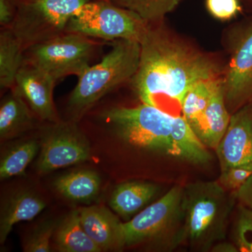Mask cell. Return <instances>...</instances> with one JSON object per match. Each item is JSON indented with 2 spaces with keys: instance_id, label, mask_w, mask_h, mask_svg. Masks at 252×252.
<instances>
[{
  "instance_id": "obj_15",
  "label": "cell",
  "mask_w": 252,
  "mask_h": 252,
  "mask_svg": "<svg viewBox=\"0 0 252 252\" xmlns=\"http://www.w3.org/2000/svg\"><path fill=\"white\" fill-rule=\"evenodd\" d=\"M46 206L45 201L41 197L28 190H20L10 195L1 207L0 243H5L14 225L32 220Z\"/></svg>"
},
{
  "instance_id": "obj_20",
  "label": "cell",
  "mask_w": 252,
  "mask_h": 252,
  "mask_svg": "<svg viewBox=\"0 0 252 252\" xmlns=\"http://www.w3.org/2000/svg\"><path fill=\"white\" fill-rule=\"evenodd\" d=\"M24 48L10 28L0 33V86L12 89L16 76L24 64Z\"/></svg>"
},
{
  "instance_id": "obj_22",
  "label": "cell",
  "mask_w": 252,
  "mask_h": 252,
  "mask_svg": "<svg viewBox=\"0 0 252 252\" xmlns=\"http://www.w3.org/2000/svg\"><path fill=\"white\" fill-rule=\"evenodd\" d=\"M40 151V143L35 140L20 142L10 148L0 162V179L7 180L24 175L30 163Z\"/></svg>"
},
{
  "instance_id": "obj_12",
  "label": "cell",
  "mask_w": 252,
  "mask_h": 252,
  "mask_svg": "<svg viewBox=\"0 0 252 252\" xmlns=\"http://www.w3.org/2000/svg\"><path fill=\"white\" fill-rule=\"evenodd\" d=\"M216 153L220 170L252 161V102L230 117Z\"/></svg>"
},
{
  "instance_id": "obj_1",
  "label": "cell",
  "mask_w": 252,
  "mask_h": 252,
  "mask_svg": "<svg viewBox=\"0 0 252 252\" xmlns=\"http://www.w3.org/2000/svg\"><path fill=\"white\" fill-rule=\"evenodd\" d=\"M140 46L134 90L142 103L173 117L182 116L186 94L195 84L220 78L215 61L169 34L160 23L150 24Z\"/></svg>"
},
{
  "instance_id": "obj_24",
  "label": "cell",
  "mask_w": 252,
  "mask_h": 252,
  "mask_svg": "<svg viewBox=\"0 0 252 252\" xmlns=\"http://www.w3.org/2000/svg\"><path fill=\"white\" fill-rule=\"evenodd\" d=\"M118 6L133 11L149 24L160 23L173 11L182 0H109Z\"/></svg>"
},
{
  "instance_id": "obj_29",
  "label": "cell",
  "mask_w": 252,
  "mask_h": 252,
  "mask_svg": "<svg viewBox=\"0 0 252 252\" xmlns=\"http://www.w3.org/2000/svg\"><path fill=\"white\" fill-rule=\"evenodd\" d=\"M18 6L16 0H0V25L2 28L11 27Z\"/></svg>"
},
{
  "instance_id": "obj_13",
  "label": "cell",
  "mask_w": 252,
  "mask_h": 252,
  "mask_svg": "<svg viewBox=\"0 0 252 252\" xmlns=\"http://www.w3.org/2000/svg\"><path fill=\"white\" fill-rule=\"evenodd\" d=\"M81 224L101 251H119L125 248L124 222L102 205L78 209Z\"/></svg>"
},
{
  "instance_id": "obj_27",
  "label": "cell",
  "mask_w": 252,
  "mask_h": 252,
  "mask_svg": "<svg viewBox=\"0 0 252 252\" xmlns=\"http://www.w3.org/2000/svg\"><path fill=\"white\" fill-rule=\"evenodd\" d=\"M252 175V161L220 170V183L228 191L236 193Z\"/></svg>"
},
{
  "instance_id": "obj_25",
  "label": "cell",
  "mask_w": 252,
  "mask_h": 252,
  "mask_svg": "<svg viewBox=\"0 0 252 252\" xmlns=\"http://www.w3.org/2000/svg\"><path fill=\"white\" fill-rule=\"evenodd\" d=\"M58 223L59 222L54 220H49L37 225L23 244L24 252H51V240L54 238Z\"/></svg>"
},
{
  "instance_id": "obj_32",
  "label": "cell",
  "mask_w": 252,
  "mask_h": 252,
  "mask_svg": "<svg viewBox=\"0 0 252 252\" xmlns=\"http://www.w3.org/2000/svg\"><path fill=\"white\" fill-rule=\"evenodd\" d=\"M241 2L242 4H245L248 8L252 10V0H241Z\"/></svg>"
},
{
  "instance_id": "obj_9",
  "label": "cell",
  "mask_w": 252,
  "mask_h": 252,
  "mask_svg": "<svg viewBox=\"0 0 252 252\" xmlns=\"http://www.w3.org/2000/svg\"><path fill=\"white\" fill-rule=\"evenodd\" d=\"M36 171L41 175L89 160L91 147L76 122L51 123L41 132Z\"/></svg>"
},
{
  "instance_id": "obj_8",
  "label": "cell",
  "mask_w": 252,
  "mask_h": 252,
  "mask_svg": "<svg viewBox=\"0 0 252 252\" xmlns=\"http://www.w3.org/2000/svg\"><path fill=\"white\" fill-rule=\"evenodd\" d=\"M96 44L77 33L66 32L24 51V64L44 71L56 81L69 75H81L90 67Z\"/></svg>"
},
{
  "instance_id": "obj_17",
  "label": "cell",
  "mask_w": 252,
  "mask_h": 252,
  "mask_svg": "<svg viewBox=\"0 0 252 252\" xmlns=\"http://www.w3.org/2000/svg\"><path fill=\"white\" fill-rule=\"evenodd\" d=\"M32 111L26 101L14 90L6 94L0 105V137L9 140L33 125Z\"/></svg>"
},
{
  "instance_id": "obj_19",
  "label": "cell",
  "mask_w": 252,
  "mask_h": 252,
  "mask_svg": "<svg viewBox=\"0 0 252 252\" xmlns=\"http://www.w3.org/2000/svg\"><path fill=\"white\" fill-rule=\"evenodd\" d=\"M101 180L95 172L81 170L56 179L54 187L64 198L74 202L89 203L99 194Z\"/></svg>"
},
{
  "instance_id": "obj_2",
  "label": "cell",
  "mask_w": 252,
  "mask_h": 252,
  "mask_svg": "<svg viewBox=\"0 0 252 252\" xmlns=\"http://www.w3.org/2000/svg\"><path fill=\"white\" fill-rule=\"evenodd\" d=\"M220 182H192L184 187L183 243L200 251L224 240L234 198Z\"/></svg>"
},
{
  "instance_id": "obj_30",
  "label": "cell",
  "mask_w": 252,
  "mask_h": 252,
  "mask_svg": "<svg viewBox=\"0 0 252 252\" xmlns=\"http://www.w3.org/2000/svg\"><path fill=\"white\" fill-rule=\"evenodd\" d=\"M235 195L242 205L250 207L252 210V175L246 183L239 189Z\"/></svg>"
},
{
  "instance_id": "obj_4",
  "label": "cell",
  "mask_w": 252,
  "mask_h": 252,
  "mask_svg": "<svg viewBox=\"0 0 252 252\" xmlns=\"http://www.w3.org/2000/svg\"><path fill=\"white\" fill-rule=\"evenodd\" d=\"M184 187L175 186L155 203L124 222L125 247L173 250L183 243Z\"/></svg>"
},
{
  "instance_id": "obj_7",
  "label": "cell",
  "mask_w": 252,
  "mask_h": 252,
  "mask_svg": "<svg viewBox=\"0 0 252 252\" xmlns=\"http://www.w3.org/2000/svg\"><path fill=\"white\" fill-rule=\"evenodd\" d=\"M89 0H23L11 31L24 49L66 32L71 18Z\"/></svg>"
},
{
  "instance_id": "obj_10",
  "label": "cell",
  "mask_w": 252,
  "mask_h": 252,
  "mask_svg": "<svg viewBox=\"0 0 252 252\" xmlns=\"http://www.w3.org/2000/svg\"><path fill=\"white\" fill-rule=\"evenodd\" d=\"M226 103L235 111L252 102V16L238 29L223 79Z\"/></svg>"
},
{
  "instance_id": "obj_5",
  "label": "cell",
  "mask_w": 252,
  "mask_h": 252,
  "mask_svg": "<svg viewBox=\"0 0 252 252\" xmlns=\"http://www.w3.org/2000/svg\"><path fill=\"white\" fill-rule=\"evenodd\" d=\"M118 137L136 148L180 158L172 139L175 117L149 104L118 107L103 113Z\"/></svg>"
},
{
  "instance_id": "obj_31",
  "label": "cell",
  "mask_w": 252,
  "mask_h": 252,
  "mask_svg": "<svg viewBox=\"0 0 252 252\" xmlns=\"http://www.w3.org/2000/svg\"><path fill=\"white\" fill-rule=\"evenodd\" d=\"M211 251L214 252H238L239 250L235 244L220 241L214 245L211 249Z\"/></svg>"
},
{
  "instance_id": "obj_28",
  "label": "cell",
  "mask_w": 252,
  "mask_h": 252,
  "mask_svg": "<svg viewBox=\"0 0 252 252\" xmlns=\"http://www.w3.org/2000/svg\"><path fill=\"white\" fill-rule=\"evenodd\" d=\"M207 11L216 19L228 21L243 11L241 0H206Z\"/></svg>"
},
{
  "instance_id": "obj_18",
  "label": "cell",
  "mask_w": 252,
  "mask_h": 252,
  "mask_svg": "<svg viewBox=\"0 0 252 252\" xmlns=\"http://www.w3.org/2000/svg\"><path fill=\"white\" fill-rule=\"evenodd\" d=\"M54 241L61 252H102L84 230L78 210H73L58 223Z\"/></svg>"
},
{
  "instance_id": "obj_3",
  "label": "cell",
  "mask_w": 252,
  "mask_h": 252,
  "mask_svg": "<svg viewBox=\"0 0 252 252\" xmlns=\"http://www.w3.org/2000/svg\"><path fill=\"white\" fill-rule=\"evenodd\" d=\"M140 54V43L125 39L114 41L112 49L100 62L91 65L78 77L77 85L68 100L72 121L76 122L118 86L132 80L138 69Z\"/></svg>"
},
{
  "instance_id": "obj_21",
  "label": "cell",
  "mask_w": 252,
  "mask_h": 252,
  "mask_svg": "<svg viewBox=\"0 0 252 252\" xmlns=\"http://www.w3.org/2000/svg\"><path fill=\"white\" fill-rule=\"evenodd\" d=\"M172 135L180 159L195 165H205L212 160L208 147L200 140L183 116L175 117Z\"/></svg>"
},
{
  "instance_id": "obj_11",
  "label": "cell",
  "mask_w": 252,
  "mask_h": 252,
  "mask_svg": "<svg viewBox=\"0 0 252 252\" xmlns=\"http://www.w3.org/2000/svg\"><path fill=\"white\" fill-rule=\"evenodd\" d=\"M56 79L39 68L23 64L16 76V91L40 120L59 122L54 102Z\"/></svg>"
},
{
  "instance_id": "obj_14",
  "label": "cell",
  "mask_w": 252,
  "mask_h": 252,
  "mask_svg": "<svg viewBox=\"0 0 252 252\" xmlns=\"http://www.w3.org/2000/svg\"><path fill=\"white\" fill-rule=\"evenodd\" d=\"M230 117L226 108L222 79L214 91L203 116L193 130L208 148L216 149L228 128Z\"/></svg>"
},
{
  "instance_id": "obj_23",
  "label": "cell",
  "mask_w": 252,
  "mask_h": 252,
  "mask_svg": "<svg viewBox=\"0 0 252 252\" xmlns=\"http://www.w3.org/2000/svg\"><path fill=\"white\" fill-rule=\"evenodd\" d=\"M220 78L199 81L188 91L182 105V116L193 128L203 116Z\"/></svg>"
},
{
  "instance_id": "obj_26",
  "label": "cell",
  "mask_w": 252,
  "mask_h": 252,
  "mask_svg": "<svg viewBox=\"0 0 252 252\" xmlns=\"http://www.w3.org/2000/svg\"><path fill=\"white\" fill-rule=\"evenodd\" d=\"M234 235L239 252H252V210L242 204L238 209Z\"/></svg>"
},
{
  "instance_id": "obj_16",
  "label": "cell",
  "mask_w": 252,
  "mask_h": 252,
  "mask_svg": "<svg viewBox=\"0 0 252 252\" xmlns=\"http://www.w3.org/2000/svg\"><path fill=\"white\" fill-rule=\"evenodd\" d=\"M158 190V186L149 182H124L113 190L109 206L119 217L129 220L143 210L157 195Z\"/></svg>"
},
{
  "instance_id": "obj_6",
  "label": "cell",
  "mask_w": 252,
  "mask_h": 252,
  "mask_svg": "<svg viewBox=\"0 0 252 252\" xmlns=\"http://www.w3.org/2000/svg\"><path fill=\"white\" fill-rule=\"evenodd\" d=\"M149 26L133 11L109 0H89L69 20L66 32L105 41L140 43Z\"/></svg>"
}]
</instances>
